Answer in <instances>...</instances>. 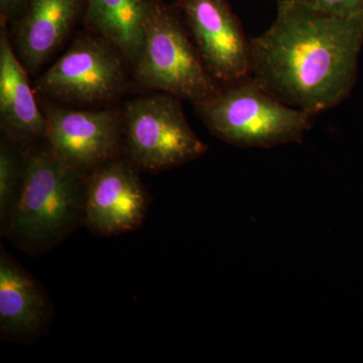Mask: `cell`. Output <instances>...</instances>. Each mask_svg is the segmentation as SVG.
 Instances as JSON below:
<instances>
[{
	"mask_svg": "<svg viewBox=\"0 0 363 363\" xmlns=\"http://www.w3.org/2000/svg\"><path fill=\"white\" fill-rule=\"evenodd\" d=\"M26 0H0V9H1V21H4L13 16L18 9H20L21 6Z\"/></svg>",
	"mask_w": 363,
	"mask_h": 363,
	"instance_id": "obj_16",
	"label": "cell"
},
{
	"mask_svg": "<svg viewBox=\"0 0 363 363\" xmlns=\"http://www.w3.org/2000/svg\"><path fill=\"white\" fill-rule=\"evenodd\" d=\"M0 118L2 128L14 143L45 138L44 111L33 96L28 70L4 28L0 33Z\"/></svg>",
	"mask_w": 363,
	"mask_h": 363,
	"instance_id": "obj_10",
	"label": "cell"
},
{
	"mask_svg": "<svg viewBox=\"0 0 363 363\" xmlns=\"http://www.w3.org/2000/svg\"><path fill=\"white\" fill-rule=\"evenodd\" d=\"M18 23L16 52L30 72L37 71L58 50L77 20L81 0H30Z\"/></svg>",
	"mask_w": 363,
	"mask_h": 363,
	"instance_id": "obj_11",
	"label": "cell"
},
{
	"mask_svg": "<svg viewBox=\"0 0 363 363\" xmlns=\"http://www.w3.org/2000/svg\"><path fill=\"white\" fill-rule=\"evenodd\" d=\"M123 56L101 37L81 35L38 81L47 96L73 104L111 101L125 88Z\"/></svg>",
	"mask_w": 363,
	"mask_h": 363,
	"instance_id": "obj_6",
	"label": "cell"
},
{
	"mask_svg": "<svg viewBox=\"0 0 363 363\" xmlns=\"http://www.w3.org/2000/svg\"><path fill=\"white\" fill-rule=\"evenodd\" d=\"M87 20L93 30L135 65L142 49L149 0H87Z\"/></svg>",
	"mask_w": 363,
	"mask_h": 363,
	"instance_id": "obj_13",
	"label": "cell"
},
{
	"mask_svg": "<svg viewBox=\"0 0 363 363\" xmlns=\"http://www.w3.org/2000/svg\"><path fill=\"white\" fill-rule=\"evenodd\" d=\"M121 116L124 147L135 168L166 171L207 152L189 125L179 98L166 93L135 98L124 105Z\"/></svg>",
	"mask_w": 363,
	"mask_h": 363,
	"instance_id": "obj_5",
	"label": "cell"
},
{
	"mask_svg": "<svg viewBox=\"0 0 363 363\" xmlns=\"http://www.w3.org/2000/svg\"><path fill=\"white\" fill-rule=\"evenodd\" d=\"M335 16L363 18V0H301Z\"/></svg>",
	"mask_w": 363,
	"mask_h": 363,
	"instance_id": "obj_15",
	"label": "cell"
},
{
	"mask_svg": "<svg viewBox=\"0 0 363 363\" xmlns=\"http://www.w3.org/2000/svg\"><path fill=\"white\" fill-rule=\"evenodd\" d=\"M203 63L220 85L250 76V40L227 0H180Z\"/></svg>",
	"mask_w": 363,
	"mask_h": 363,
	"instance_id": "obj_8",
	"label": "cell"
},
{
	"mask_svg": "<svg viewBox=\"0 0 363 363\" xmlns=\"http://www.w3.org/2000/svg\"><path fill=\"white\" fill-rule=\"evenodd\" d=\"M135 168L117 157L88 176L83 223L91 233L117 235L142 225L149 197Z\"/></svg>",
	"mask_w": 363,
	"mask_h": 363,
	"instance_id": "obj_9",
	"label": "cell"
},
{
	"mask_svg": "<svg viewBox=\"0 0 363 363\" xmlns=\"http://www.w3.org/2000/svg\"><path fill=\"white\" fill-rule=\"evenodd\" d=\"M135 75L143 87L197 105L220 88L203 63L194 43L171 11L150 1Z\"/></svg>",
	"mask_w": 363,
	"mask_h": 363,
	"instance_id": "obj_4",
	"label": "cell"
},
{
	"mask_svg": "<svg viewBox=\"0 0 363 363\" xmlns=\"http://www.w3.org/2000/svg\"><path fill=\"white\" fill-rule=\"evenodd\" d=\"M43 111L48 147L85 178L118 157L123 143V116L116 109L45 106Z\"/></svg>",
	"mask_w": 363,
	"mask_h": 363,
	"instance_id": "obj_7",
	"label": "cell"
},
{
	"mask_svg": "<svg viewBox=\"0 0 363 363\" xmlns=\"http://www.w3.org/2000/svg\"><path fill=\"white\" fill-rule=\"evenodd\" d=\"M86 181L49 147L28 155L4 233L26 252L54 247L83 222Z\"/></svg>",
	"mask_w": 363,
	"mask_h": 363,
	"instance_id": "obj_2",
	"label": "cell"
},
{
	"mask_svg": "<svg viewBox=\"0 0 363 363\" xmlns=\"http://www.w3.org/2000/svg\"><path fill=\"white\" fill-rule=\"evenodd\" d=\"M44 290L9 257L0 255V330L6 337L37 335L49 316Z\"/></svg>",
	"mask_w": 363,
	"mask_h": 363,
	"instance_id": "obj_12",
	"label": "cell"
},
{
	"mask_svg": "<svg viewBox=\"0 0 363 363\" xmlns=\"http://www.w3.org/2000/svg\"><path fill=\"white\" fill-rule=\"evenodd\" d=\"M195 108L212 135L243 149L302 143L314 117L284 104L250 76L221 85Z\"/></svg>",
	"mask_w": 363,
	"mask_h": 363,
	"instance_id": "obj_3",
	"label": "cell"
},
{
	"mask_svg": "<svg viewBox=\"0 0 363 363\" xmlns=\"http://www.w3.org/2000/svg\"><path fill=\"white\" fill-rule=\"evenodd\" d=\"M362 45L363 18L279 0L272 25L250 39V77L284 104L316 116L350 96Z\"/></svg>",
	"mask_w": 363,
	"mask_h": 363,
	"instance_id": "obj_1",
	"label": "cell"
},
{
	"mask_svg": "<svg viewBox=\"0 0 363 363\" xmlns=\"http://www.w3.org/2000/svg\"><path fill=\"white\" fill-rule=\"evenodd\" d=\"M23 172V164L21 166L13 149L2 142L0 147V219L2 230L6 229L18 198Z\"/></svg>",
	"mask_w": 363,
	"mask_h": 363,
	"instance_id": "obj_14",
	"label": "cell"
}]
</instances>
